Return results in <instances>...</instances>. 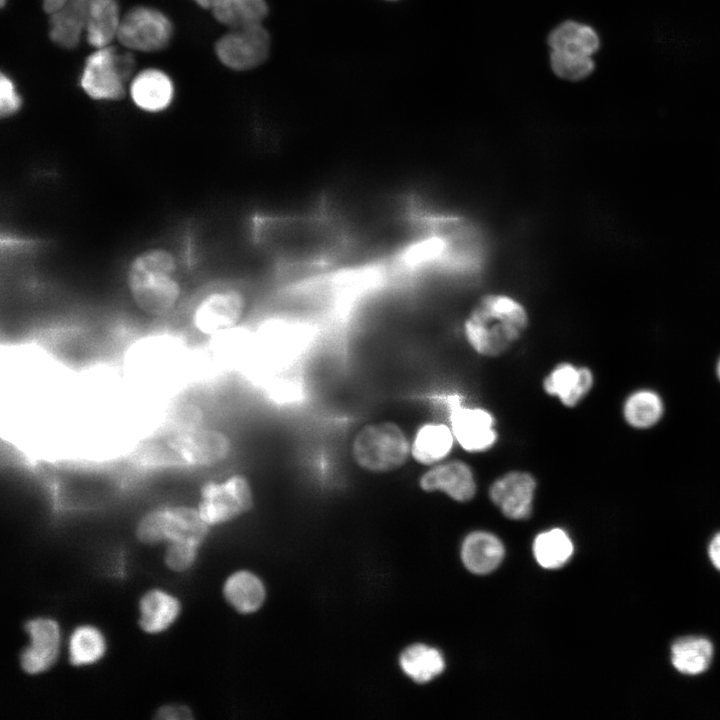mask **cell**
<instances>
[{
	"instance_id": "cell-40",
	"label": "cell",
	"mask_w": 720,
	"mask_h": 720,
	"mask_svg": "<svg viewBox=\"0 0 720 720\" xmlns=\"http://www.w3.org/2000/svg\"><path fill=\"white\" fill-rule=\"evenodd\" d=\"M1 6L3 7L5 5L6 0H0Z\"/></svg>"
},
{
	"instance_id": "cell-35",
	"label": "cell",
	"mask_w": 720,
	"mask_h": 720,
	"mask_svg": "<svg viewBox=\"0 0 720 720\" xmlns=\"http://www.w3.org/2000/svg\"><path fill=\"white\" fill-rule=\"evenodd\" d=\"M192 717V712L187 706L176 704L162 706L155 715V718L161 720H184Z\"/></svg>"
},
{
	"instance_id": "cell-24",
	"label": "cell",
	"mask_w": 720,
	"mask_h": 720,
	"mask_svg": "<svg viewBox=\"0 0 720 720\" xmlns=\"http://www.w3.org/2000/svg\"><path fill=\"white\" fill-rule=\"evenodd\" d=\"M548 43L552 51L586 56H592L599 48L596 32L591 27L574 21H566L556 27L550 33Z\"/></svg>"
},
{
	"instance_id": "cell-4",
	"label": "cell",
	"mask_w": 720,
	"mask_h": 720,
	"mask_svg": "<svg viewBox=\"0 0 720 720\" xmlns=\"http://www.w3.org/2000/svg\"><path fill=\"white\" fill-rule=\"evenodd\" d=\"M175 272L176 260L165 249H149L135 257L128 268L127 283L143 312L163 316L174 308L180 296Z\"/></svg>"
},
{
	"instance_id": "cell-12",
	"label": "cell",
	"mask_w": 720,
	"mask_h": 720,
	"mask_svg": "<svg viewBox=\"0 0 720 720\" xmlns=\"http://www.w3.org/2000/svg\"><path fill=\"white\" fill-rule=\"evenodd\" d=\"M24 629L30 645L20 654L21 668L31 675L47 671L59 656L61 633L58 623L51 618H33L25 623Z\"/></svg>"
},
{
	"instance_id": "cell-32",
	"label": "cell",
	"mask_w": 720,
	"mask_h": 720,
	"mask_svg": "<svg viewBox=\"0 0 720 720\" xmlns=\"http://www.w3.org/2000/svg\"><path fill=\"white\" fill-rule=\"evenodd\" d=\"M203 414L200 408L184 404L174 408L156 433H176L202 427Z\"/></svg>"
},
{
	"instance_id": "cell-16",
	"label": "cell",
	"mask_w": 720,
	"mask_h": 720,
	"mask_svg": "<svg viewBox=\"0 0 720 720\" xmlns=\"http://www.w3.org/2000/svg\"><path fill=\"white\" fill-rule=\"evenodd\" d=\"M593 386V374L587 367L568 362L555 366L543 381L545 392L557 397L566 407L576 406Z\"/></svg>"
},
{
	"instance_id": "cell-38",
	"label": "cell",
	"mask_w": 720,
	"mask_h": 720,
	"mask_svg": "<svg viewBox=\"0 0 720 720\" xmlns=\"http://www.w3.org/2000/svg\"><path fill=\"white\" fill-rule=\"evenodd\" d=\"M199 6L205 9H211L218 0H193Z\"/></svg>"
},
{
	"instance_id": "cell-22",
	"label": "cell",
	"mask_w": 720,
	"mask_h": 720,
	"mask_svg": "<svg viewBox=\"0 0 720 720\" xmlns=\"http://www.w3.org/2000/svg\"><path fill=\"white\" fill-rule=\"evenodd\" d=\"M223 593L227 602L242 614L256 612L263 605L266 596L261 579L246 570L230 575L225 581Z\"/></svg>"
},
{
	"instance_id": "cell-3",
	"label": "cell",
	"mask_w": 720,
	"mask_h": 720,
	"mask_svg": "<svg viewBox=\"0 0 720 720\" xmlns=\"http://www.w3.org/2000/svg\"><path fill=\"white\" fill-rule=\"evenodd\" d=\"M527 324L526 310L518 301L505 295H488L469 314L464 333L477 353L495 357L520 338Z\"/></svg>"
},
{
	"instance_id": "cell-8",
	"label": "cell",
	"mask_w": 720,
	"mask_h": 720,
	"mask_svg": "<svg viewBox=\"0 0 720 720\" xmlns=\"http://www.w3.org/2000/svg\"><path fill=\"white\" fill-rule=\"evenodd\" d=\"M254 505L251 485L246 477L235 474L223 482H208L201 489L198 511L209 525L231 521Z\"/></svg>"
},
{
	"instance_id": "cell-19",
	"label": "cell",
	"mask_w": 720,
	"mask_h": 720,
	"mask_svg": "<svg viewBox=\"0 0 720 720\" xmlns=\"http://www.w3.org/2000/svg\"><path fill=\"white\" fill-rule=\"evenodd\" d=\"M503 557L502 542L488 532L477 531L469 534L461 549V558L465 567L472 573L480 575L495 570Z\"/></svg>"
},
{
	"instance_id": "cell-18",
	"label": "cell",
	"mask_w": 720,
	"mask_h": 720,
	"mask_svg": "<svg viewBox=\"0 0 720 720\" xmlns=\"http://www.w3.org/2000/svg\"><path fill=\"white\" fill-rule=\"evenodd\" d=\"M92 0H68L67 3L50 14L49 36L58 46L75 48L86 30L89 8Z\"/></svg>"
},
{
	"instance_id": "cell-41",
	"label": "cell",
	"mask_w": 720,
	"mask_h": 720,
	"mask_svg": "<svg viewBox=\"0 0 720 720\" xmlns=\"http://www.w3.org/2000/svg\"><path fill=\"white\" fill-rule=\"evenodd\" d=\"M390 1H394V0H390Z\"/></svg>"
},
{
	"instance_id": "cell-7",
	"label": "cell",
	"mask_w": 720,
	"mask_h": 720,
	"mask_svg": "<svg viewBox=\"0 0 720 720\" xmlns=\"http://www.w3.org/2000/svg\"><path fill=\"white\" fill-rule=\"evenodd\" d=\"M129 53H119L114 47L98 48L85 61L80 85L95 100H119L125 94V84L134 69Z\"/></svg>"
},
{
	"instance_id": "cell-14",
	"label": "cell",
	"mask_w": 720,
	"mask_h": 720,
	"mask_svg": "<svg viewBox=\"0 0 720 720\" xmlns=\"http://www.w3.org/2000/svg\"><path fill=\"white\" fill-rule=\"evenodd\" d=\"M451 430L458 444L468 452H483L497 441L495 419L481 408H456L451 414Z\"/></svg>"
},
{
	"instance_id": "cell-5",
	"label": "cell",
	"mask_w": 720,
	"mask_h": 720,
	"mask_svg": "<svg viewBox=\"0 0 720 720\" xmlns=\"http://www.w3.org/2000/svg\"><path fill=\"white\" fill-rule=\"evenodd\" d=\"M351 452L363 470L386 473L406 463L411 455V443L396 423L375 422L366 424L355 434Z\"/></svg>"
},
{
	"instance_id": "cell-17",
	"label": "cell",
	"mask_w": 720,
	"mask_h": 720,
	"mask_svg": "<svg viewBox=\"0 0 720 720\" xmlns=\"http://www.w3.org/2000/svg\"><path fill=\"white\" fill-rule=\"evenodd\" d=\"M134 104L146 112L165 110L174 97V85L167 74L158 69L139 72L130 84Z\"/></svg>"
},
{
	"instance_id": "cell-10",
	"label": "cell",
	"mask_w": 720,
	"mask_h": 720,
	"mask_svg": "<svg viewBox=\"0 0 720 720\" xmlns=\"http://www.w3.org/2000/svg\"><path fill=\"white\" fill-rule=\"evenodd\" d=\"M171 36L172 24L166 15L157 9L139 6L121 18L117 39L129 49L154 52L165 48Z\"/></svg>"
},
{
	"instance_id": "cell-37",
	"label": "cell",
	"mask_w": 720,
	"mask_h": 720,
	"mask_svg": "<svg viewBox=\"0 0 720 720\" xmlns=\"http://www.w3.org/2000/svg\"><path fill=\"white\" fill-rule=\"evenodd\" d=\"M68 0H43V8L46 13L52 14L62 8Z\"/></svg>"
},
{
	"instance_id": "cell-36",
	"label": "cell",
	"mask_w": 720,
	"mask_h": 720,
	"mask_svg": "<svg viewBox=\"0 0 720 720\" xmlns=\"http://www.w3.org/2000/svg\"><path fill=\"white\" fill-rule=\"evenodd\" d=\"M709 556L713 565L720 570V533L715 535L709 545Z\"/></svg>"
},
{
	"instance_id": "cell-30",
	"label": "cell",
	"mask_w": 720,
	"mask_h": 720,
	"mask_svg": "<svg viewBox=\"0 0 720 720\" xmlns=\"http://www.w3.org/2000/svg\"><path fill=\"white\" fill-rule=\"evenodd\" d=\"M664 406L661 397L651 390L633 392L625 401L623 414L632 427L646 429L655 425L663 415Z\"/></svg>"
},
{
	"instance_id": "cell-23",
	"label": "cell",
	"mask_w": 720,
	"mask_h": 720,
	"mask_svg": "<svg viewBox=\"0 0 720 720\" xmlns=\"http://www.w3.org/2000/svg\"><path fill=\"white\" fill-rule=\"evenodd\" d=\"M121 16L116 0H92L86 25V37L96 49L109 46L117 38Z\"/></svg>"
},
{
	"instance_id": "cell-15",
	"label": "cell",
	"mask_w": 720,
	"mask_h": 720,
	"mask_svg": "<svg viewBox=\"0 0 720 720\" xmlns=\"http://www.w3.org/2000/svg\"><path fill=\"white\" fill-rule=\"evenodd\" d=\"M419 485L424 491H442L460 502L472 499L476 492L472 469L459 460L434 464L421 476Z\"/></svg>"
},
{
	"instance_id": "cell-11",
	"label": "cell",
	"mask_w": 720,
	"mask_h": 720,
	"mask_svg": "<svg viewBox=\"0 0 720 720\" xmlns=\"http://www.w3.org/2000/svg\"><path fill=\"white\" fill-rule=\"evenodd\" d=\"M243 295L232 289L210 293L193 313L194 327L205 335H214L235 327L245 311Z\"/></svg>"
},
{
	"instance_id": "cell-1",
	"label": "cell",
	"mask_w": 720,
	"mask_h": 720,
	"mask_svg": "<svg viewBox=\"0 0 720 720\" xmlns=\"http://www.w3.org/2000/svg\"><path fill=\"white\" fill-rule=\"evenodd\" d=\"M252 238L267 261L283 272H309L334 264L351 246L346 225L325 212L254 218Z\"/></svg>"
},
{
	"instance_id": "cell-34",
	"label": "cell",
	"mask_w": 720,
	"mask_h": 720,
	"mask_svg": "<svg viewBox=\"0 0 720 720\" xmlns=\"http://www.w3.org/2000/svg\"><path fill=\"white\" fill-rule=\"evenodd\" d=\"M22 105L13 81L5 73L0 76V113L3 118L17 113Z\"/></svg>"
},
{
	"instance_id": "cell-39",
	"label": "cell",
	"mask_w": 720,
	"mask_h": 720,
	"mask_svg": "<svg viewBox=\"0 0 720 720\" xmlns=\"http://www.w3.org/2000/svg\"><path fill=\"white\" fill-rule=\"evenodd\" d=\"M717 376L720 380V359L718 360L717 367H716Z\"/></svg>"
},
{
	"instance_id": "cell-29",
	"label": "cell",
	"mask_w": 720,
	"mask_h": 720,
	"mask_svg": "<svg viewBox=\"0 0 720 720\" xmlns=\"http://www.w3.org/2000/svg\"><path fill=\"white\" fill-rule=\"evenodd\" d=\"M106 651L103 633L92 625H81L69 638V662L74 666L90 665L100 660Z\"/></svg>"
},
{
	"instance_id": "cell-25",
	"label": "cell",
	"mask_w": 720,
	"mask_h": 720,
	"mask_svg": "<svg viewBox=\"0 0 720 720\" xmlns=\"http://www.w3.org/2000/svg\"><path fill=\"white\" fill-rule=\"evenodd\" d=\"M400 667L403 672L417 683H426L440 675L445 662L441 653L424 644H414L400 655Z\"/></svg>"
},
{
	"instance_id": "cell-27",
	"label": "cell",
	"mask_w": 720,
	"mask_h": 720,
	"mask_svg": "<svg viewBox=\"0 0 720 720\" xmlns=\"http://www.w3.org/2000/svg\"><path fill=\"white\" fill-rule=\"evenodd\" d=\"M211 10L218 22L233 29L262 24L268 5L266 0H218Z\"/></svg>"
},
{
	"instance_id": "cell-20",
	"label": "cell",
	"mask_w": 720,
	"mask_h": 720,
	"mask_svg": "<svg viewBox=\"0 0 720 720\" xmlns=\"http://www.w3.org/2000/svg\"><path fill=\"white\" fill-rule=\"evenodd\" d=\"M139 626L147 633L165 631L178 618L181 604L173 595L160 589L146 592L139 601Z\"/></svg>"
},
{
	"instance_id": "cell-26",
	"label": "cell",
	"mask_w": 720,
	"mask_h": 720,
	"mask_svg": "<svg viewBox=\"0 0 720 720\" xmlns=\"http://www.w3.org/2000/svg\"><path fill=\"white\" fill-rule=\"evenodd\" d=\"M672 664L681 673L695 675L704 672L711 663L713 646L702 637L678 639L671 648Z\"/></svg>"
},
{
	"instance_id": "cell-6",
	"label": "cell",
	"mask_w": 720,
	"mask_h": 720,
	"mask_svg": "<svg viewBox=\"0 0 720 720\" xmlns=\"http://www.w3.org/2000/svg\"><path fill=\"white\" fill-rule=\"evenodd\" d=\"M198 509L171 506L144 515L136 528L137 538L145 544L163 541L184 542L200 547L209 532Z\"/></svg>"
},
{
	"instance_id": "cell-31",
	"label": "cell",
	"mask_w": 720,
	"mask_h": 720,
	"mask_svg": "<svg viewBox=\"0 0 720 720\" xmlns=\"http://www.w3.org/2000/svg\"><path fill=\"white\" fill-rule=\"evenodd\" d=\"M551 67L556 75L567 80H581L594 68L592 56L552 51Z\"/></svg>"
},
{
	"instance_id": "cell-21",
	"label": "cell",
	"mask_w": 720,
	"mask_h": 720,
	"mask_svg": "<svg viewBox=\"0 0 720 720\" xmlns=\"http://www.w3.org/2000/svg\"><path fill=\"white\" fill-rule=\"evenodd\" d=\"M454 440L452 430L446 425L424 424L411 443V455L421 464L439 463L450 453Z\"/></svg>"
},
{
	"instance_id": "cell-13",
	"label": "cell",
	"mask_w": 720,
	"mask_h": 720,
	"mask_svg": "<svg viewBox=\"0 0 720 720\" xmlns=\"http://www.w3.org/2000/svg\"><path fill=\"white\" fill-rule=\"evenodd\" d=\"M535 490L536 480L530 473L510 471L492 483L489 496L507 518L523 520L532 512Z\"/></svg>"
},
{
	"instance_id": "cell-2",
	"label": "cell",
	"mask_w": 720,
	"mask_h": 720,
	"mask_svg": "<svg viewBox=\"0 0 720 720\" xmlns=\"http://www.w3.org/2000/svg\"><path fill=\"white\" fill-rule=\"evenodd\" d=\"M230 451L231 442L225 433L202 426L176 433L155 432L131 456L144 468H200L222 462Z\"/></svg>"
},
{
	"instance_id": "cell-28",
	"label": "cell",
	"mask_w": 720,
	"mask_h": 720,
	"mask_svg": "<svg viewBox=\"0 0 720 720\" xmlns=\"http://www.w3.org/2000/svg\"><path fill=\"white\" fill-rule=\"evenodd\" d=\"M573 553V543L567 533L554 528L540 533L533 543V554L540 566L556 569L565 565Z\"/></svg>"
},
{
	"instance_id": "cell-33",
	"label": "cell",
	"mask_w": 720,
	"mask_h": 720,
	"mask_svg": "<svg viewBox=\"0 0 720 720\" xmlns=\"http://www.w3.org/2000/svg\"><path fill=\"white\" fill-rule=\"evenodd\" d=\"M199 547L184 542H169L165 552V563L173 571L183 572L196 561Z\"/></svg>"
},
{
	"instance_id": "cell-9",
	"label": "cell",
	"mask_w": 720,
	"mask_h": 720,
	"mask_svg": "<svg viewBox=\"0 0 720 720\" xmlns=\"http://www.w3.org/2000/svg\"><path fill=\"white\" fill-rule=\"evenodd\" d=\"M271 38L262 24L233 28L216 43L219 61L236 71L253 69L269 56Z\"/></svg>"
}]
</instances>
